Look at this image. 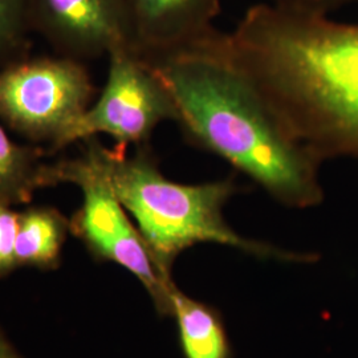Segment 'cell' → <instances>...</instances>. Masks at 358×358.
<instances>
[{
  "label": "cell",
  "mask_w": 358,
  "mask_h": 358,
  "mask_svg": "<svg viewBox=\"0 0 358 358\" xmlns=\"http://www.w3.org/2000/svg\"><path fill=\"white\" fill-rule=\"evenodd\" d=\"M234 64L321 162L358 158V24L260 3L226 36Z\"/></svg>",
  "instance_id": "obj_1"
},
{
  "label": "cell",
  "mask_w": 358,
  "mask_h": 358,
  "mask_svg": "<svg viewBox=\"0 0 358 358\" xmlns=\"http://www.w3.org/2000/svg\"><path fill=\"white\" fill-rule=\"evenodd\" d=\"M217 28L178 51L145 60L162 77L187 141L215 154L291 208L320 205V159L272 115Z\"/></svg>",
  "instance_id": "obj_2"
},
{
  "label": "cell",
  "mask_w": 358,
  "mask_h": 358,
  "mask_svg": "<svg viewBox=\"0 0 358 358\" xmlns=\"http://www.w3.org/2000/svg\"><path fill=\"white\" fill-rule=\"evenodd\" d=\"M103 166L115 195L148 245L159 273L173 280L179 255L196 244L214 243L238 248L259 259L310 263L317 256L294 252L244 238L227 224L223 208L242 192L234 177L196 185L178 183L161 171L149 143L134 153L100 145Z\"/></svg>",
  "instance_id": "obj_3"
},
{
  "label": "cell",
  "mask_w": 358,
  "mask_h": 358,
  "mask_svg": "<svg viewBox=\"0 0 358 358\" xmlns=\"http://www.w3.org/2000/svg\"><path fill=\"white\" fill-rule=\"evenodd\" d=\"M81 155L50 164V186L72 183L83 192V205L71 219V232L97 262L115 263L129 271L148 291L157 312L171 316V297L178 288L166 280L137 226L115 195L103 166L97 137L84 140Z\"/></svg>",
  "instance_id": "obj_4"
},
{
  "label": "cell",
  "mask_w": 358,
  "mask_h": 358,
  "mask_svg": "<svg viewBox=\"0 0 358 358\" xmlns=\"http://www.w3.org/2000/svg\"><path fill=\"white\" fill-rule=\"evenodd\" d=\"M94 87L83 62L60 56L19 59L0 68V120L28 140L66 148L90 108Z\"/></svg>",
  "instance_id": "obj_5"
},
{
  "label": "cell",
  "mask_w": 358,
  "mask_h": 358,
  "mask_svg": "<svg viewBox=\"0 0 358 358\" xmlns=\"http://www.w3.org/2000/svg\"><path fill=\"white\" fill-rule=\"evenodd\" d=\"M106 84L97 101L77 122L65 146L97 134L115 140V146L149 143L155 128L165 121H178V110L166 83L141 56L130 48L108 55Z\"/></svg>",
  "instance_id": "obj_6"
},
{
  "label": "cell",
  "mask_w": 358,
  "mask_h": 358,
  "mask_svg": "<svg viewBox=\"0 0 358 358\" xmlns=\"http://www.w3.org/2000/svg\"><path fill=\"white\" fill-rule=\"evenodd\" d=\"M28 23L60 56L80 62L134 47L127 0H28Z\"/></svg>",
  "instance_id": "obj_7"
},
{
  "label": "cell",
  "mask_w": 358,
  "mask_h": 358,
  "mask_svg": "<svg viewBox=\"0 0 358 358\" xmlns=\"http://www.w3.org/2000/svg\"><path fill=\"white\" fill-rule=\"evenodd\" d=\"M134 47L142 59L183 50L210 35L220 0H127Z\"/></svg>",
  "instance_id": "obj_8"
},
{
  "label": "cell",
  "mask_w": 358,
  "mask_h": 358,
  "mask_svg": "<svg viewBox=\"0 0 358 358\" xmlns=\"http://www.w3.org/2000/svg\"><path fill=\"white\" fill-rule=\"evenodd\" d=\"M69 232L71 219L51 206H32L17 213L15 242L17 268H57Z\"/></svg>",
  "instance_id": "obj_9"
},
{
  "label": "cell",
  "mask_w": 358,
  "mask_h": 358,
  "mask_svg": "<svg viewBox=\"0 0 358 358\" xmlns=\"http://www.w3.org/2000/svg\"><path fill=\"white\" fill-rule=\"evenodd\" d=\"M177 322L179 344L185 358H234L220 312L203 301L176 289L171 316Z\"/></svg>",
  "instance_id": "obj_10"
},
{
  "label": "cell",
  "mask_w": 358,
  "mask_h": 358,
  "mask_svg": "<svg viewBox=\"0 0 358 358\" xmlns=\"http://www.w3.org/2000/svg\"><path fill=\"white\" fill-rule=\"evenodd\" d=\"M44 152L17 145L0 127V198L11 205L28 203L38 189L50 187V164Z\"/></svg>",
  "instance_id": "obj_11"
},
{
  "label": "cell",
  "mask_w": 358,
  "mask_h": 358,
  "mask_svg": "<svg viewBox=\"0 0 358 358\" xmlns=\"http://www.w3.org/2000/svg\"><path fill=\"white\" fill-rule=\"evenodd\" d=\"M29 34L28 0H0V68L24 57Z\"/></svg>",
  "instance_id": "obj_12"
},
{
  "label": "cell",
  "mask_w": 358,
  "mask_h": 358,
  "mask_svg": "<svg viewBox=\"0 0 358 358\" xmlns=\"http://www.w3.org/2000/svg\"><path fill=\"white\" fill-rule=\"evenodd\" d=\"M17 232V213L13 205L0 198V279L17 268L15 242Z\"/></svg>",
  "instance_id": "obj_13"
},
{
  "label": "cell",
  "mask_w": 358,
  "mask_h": 358,
  "mask_svg": "<svg viewBox=\"0 0 358 358\" xmlns=\"http://www.w3.org/2000/svg\"><path fill=\"white\" fill-rule=\"evenodd\" d=\"M269 6L292 13L329 16V13L356 4L358 0H264Z\"/></svg>",
  "instance_id": "obj_14"
},
{
  "label": "cell",
  "mask_w": 358,
  "mask_h": 358,
  "mask_svg": "<svg viewBox=\"0 0 358 358\" xmlns=\"http://www.w3.org/2000/svg\"><path fill=\"white\" fill-rule=\"evenodd\" d=\"M0 358H22L0 331Z\"/></svg>",
  "instance_id": "obj_15"
}]
</instances>
